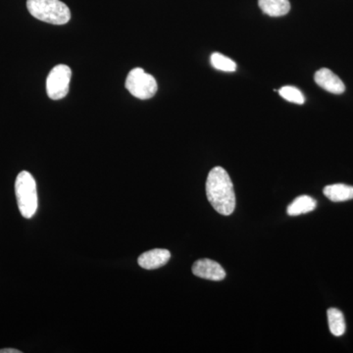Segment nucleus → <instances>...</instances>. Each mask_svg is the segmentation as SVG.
<instances>
[{"mask_svg": "<svg viewBox=\"0 0 353 353\" xmlns=\"http://www.w3.org/2000/svg\"><path fill=\"white\" fill-rule=\"evenodd\" d=\"M206 196L212 208L221 215L229 216L236 208V194L229 174L222 167L209 172L206 181Z\"/></svg>", "mask_w": 353, "mask_h": 353, "instance_id": "obj_1", "label": "nucleus"}, {"mask_svg": "<svg viewBox=\"0 0 353 353\" xmlns=\"http://www.w3.org/2000/svg\"><path fill=\"white\" fill-rule=\"evenodd\" d=\"M32 17L53 25H64L71 19L69 7L60 0H27Z\"/></svg>", "mask_w": 353, "mask_h": 353, "instance_id": "obj_2", "label": "nucleus"}, {"mask_svg": "<svg viewBox=\"0 0 353 353\" xmlns=\"http://www.w3.org/2000/svg\"><path fill=\"white\" fill-rule=\"evenodd\" d=\"M15 194L21 215L31 219L38 210V190L37 183L31 173L22 171L15 182Z\"/></svg>", "mask_w": 353, "mask_h": 353, "instance_id": "obj_3", "label": "nucleus"}, {"mask_svg": "<svg viewBox=\"0 0 353 353\" xmlns=\"http://www.w3.org/2000/svg\"><path fill=\"white\" fill-rule=\"evenodd\" d=\"M157 82L154 77L145 73L143 68H134L127 77L126 88L132 97L139 99H152L157 92Z\"/></svg>", "mask_w": 353, "mask_h": 353, "instance_id": "obj_4", "label": "nucleus"}, {"mask_svg": "<svg viewBox=\"0 0 353 353\" xmlns=\"http://www.w3.org/2000/svg\"><path fill=\"white\" fill-rule=\"evenodd\" d=\"M72 70L65 64H59L51 70L46 79V92L53 101L64 99L69 92Z\"/></svg>", "mask_w": 353, "mask_h": 353, "instance_id": "obj_5", "label": "nucleus"}, {"mask_svg": "<svg viewBox=\"0 0 353 353\" xmlns=\"http://www.w3.org/2000/svg\"><path fill=\"white\" fill-rule=\"evenodd\" d=\"M192 273L196 277L210 281H222L226 277L223 267L211 259H199L192 265Z\"/></svg>", "mask_w": 353, "mask_h": 353, "instance_id": "obj_6", "label": "nucleus"}, {"mask_svg": "<svg viewBox=\"0 0 353 353\" xmlns=\"http://www.w3.org/2000/svg\"><path fill=\"white\" fill-rule=\"evenodd\" d=\"M314 80L319 87L324 88L331 94H341L345 92V83L331 70L320 69L319 71L316 72Z\"/></svg>", "mask_w": 353, "mask_h": 353, "instance_id": "obj_7", "label": "nucleus"}, {"mask_svg": "<svg viewBox=\"0 0 353 353\" xmlns=\"http://www.w3.org/2000/svg\"><path fill=\"white\" fill-rule=\"evenodd\" d=\"M170 259L171 253L169 250L155 248L139 255L138 263L146 270H154L166 265Z\"/></svg>", "mask_w": 353, "mask_h": 353, "instance_id": "obj_8", "label": "nucleus"}, {"mask_svg": "<svg viewBox=\"0 0 353 353\" xmlns=\"http://www.w3.org/2000/svg\"><path fill=\"white\" fill-rule=\"evenodd\" d=\"M259 6L266 15L280 17L290 12L289 0H259Z\"/></svg>", "mask_w": 353, "mask_h": 353, "instance_id": "obj_9", "label": "nucleus"}, {"mask_svg": "<svg viewBox=\"0 0 353 353\" xmlns=\"http://www.w3.org/2000/svg\"><path fill=\"white\" fill-rule=\"evenodd\" d=\"M325 196L334 202L347 201L353 199V187L345 183H334L324 188Z\"/></svg>", "mask_w": 353, "mask_h": 353, "instance_id": "obj_10", "label": "nucleus"}, {"mask_svg": "<svg viewBox=\"0 0 353 353\" xmlns=\"http://www.w3.org/2000/svg\"><path fill=\"white\" fill-rule=\"evenodd\" d=\"M317 205L314 199L308 196H301L296 197L288 208V214L290 216H299L305 214L314 210Z\"/></svg>", "mask_w": 353, "mask_h": 353, "instance_id": "obj_11", "label": "nucleus"}, {"mask_svg": "<svg viewBox=\"0 0 353 353\" xmlns=\"http://www.w3.org/2000/svg\"><path fill=\"white\" fill-rule=\"evenodd\" d=\"M327 314H328L329 328L331 333L336 336H343L347 329L343 312L336 308H330Z\"/></svg>", "mask_w": 353, "mask_h": 353, "instance_id": "obj_12", "label": "nucleus"}, {"mask_svg": "<svg viewBox=\"0 0 353 353\" xmlns=\"http://www.w3.org/2000/svg\"><path fill=\"white\" fill-rule=\"evenodd\" d=\"M211 64L215 69L223 72H234L236 70V64L231 58L225 57L219 52L213 53L210 57Z\"/></svg>", "mask_w": 353, "mask_h": 353, "instance_id": "obj_13", "label": "nucleus"}, {"mask_svg": "<svg viewBox=\"0 0 353 353\" xmlns=\"http://www.w3.org/2000/svg\"><path fill=\"white\" fill-rule=\"evenodd\" d=\"M279 94H280L281 97L285 99V101L294 102V103L303 104L304 101H305L303 92H301L299 88L290 87V85L280 88Z\"/></svg>", "mask_w": 353, "mask_h": 353, "instance_id": "obj_14", "label": "nucleus"}, {"mask_svg": "<svg viewBox=\"0 0 353 353\" xmlns=\"http://www.w3.org/2000/svg\"><path fill=\"white\" fill-rule=\"evenodd\" d=\"M0 353H22V352L15 350V348H3V350H0Z\"/></svg>", "mask_w": 353, "mask_h": 353, "instance_id": "obj_15", "label": "nucleus"}]
</instances>
